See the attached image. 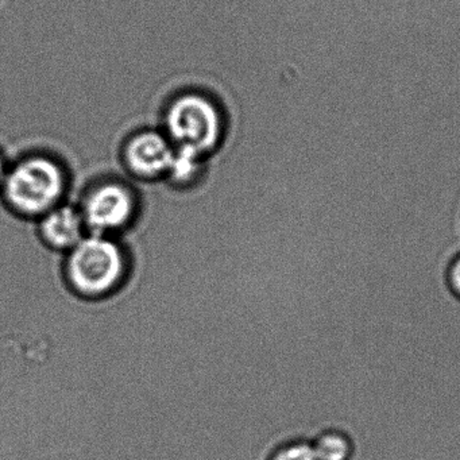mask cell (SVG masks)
Returning <instances> with one entry per match:
<instances>
[{"label": "cell", "mask_w": 460, "mask_h": 460, "mask_svg": "<svg viewBox=\"0 0 460 460\" xmlns=\"http://www.w3.org/2000/svg\"><path fill=\"white\" fill-rule=\"evenodd\" d=\"M69 179L58 161L47 155H31L7 169L0 199L13 212L39 219L68 200Z\"/></svg>", "instance_id": "cell-1"}, {"label": "cell", "mask_w": 460, "mask_h": 460, "mask_svg": "<svg viewBox=\"0 0 460 460\" xmlns=\"http://www.w3.org/2000/svg\"><path fill=\"white\" fill-rule=\"evenodd\" d=\"M128 270V250L117 236L87 234L66 252V279L84 297H106L117 292L125 284Z\"/></svg>", "instance_id": "cell-2"}, {"label": "cell", "mask_w": 460, "mask_h": 460, "mask_svg": "<svg viewBox=\"0 0 460 460\" xmlns=\"http://www.w3.org/2000/svg\"><path fill=\"white\" fill-rule=\"evenodd\" d=\"M166 137L174 147L206 155L223 137L219 107L200 93H185L172 102L165 115Z\"/></svg>", "instance_id": "cell-3"}, {"label": "cell", "mask_w": 460, "mask_h": 460, "mask_svg": "<svg viewBox=\"0 0 460 460\" xmlns=\"http://www.w3.org/2000/svg\"><path fill=\"white\" fill-rule=\"evenodd\" d=\"M76 204L88 234L118 236L134 225L141 201L133 185L109 179L90 185Z\"/></svg>", "instance_id": "cell-4"}, {"label": "cell", "mask_w": 460, "mask_h": 460, "mask_svg": "<svg viewBox=\"0 0 460 460\" xmlns=\"http://www.w3.org/2000/svg\"><path fill=\"white\" fill-rule=\"evenodd\" d=\"M173 155L174 146L168 137L155 131H144L128 139L123 160L134 176L153 181L166 177Z\"/></svg>", "instance_id": "cell-5"}, {"label": "cell", "mask_w": 460, "mask_h": 460, "mask_svg": "<svg viewBox=\"0 0 460 460\" xmlns=\"http://www.w3.org/2000/svg\"><path fill=\"white\" fill-rule=\"evenodd\" d=\"M42 241L61 252L74 249L88 234L79 206L64 201L37 219Z\"/></svg>", "instance_id": "cell-6"}, {"label": "cell", "mask_w": 460, "mask_h": 460, "mask_svg": "<svg viewBox=\"0 0 460 460\" xmlns=\"http://www.w3.org/2000/svg\"><path fill=\"white\" fill-rule=\"evenodd\" d=\"M204 155L182 147H174L173 158L166 179L172 187L185 190L195 185L203 172Z\"/></svg>", "instance_id": "cell-7"}, {"label": "cell", "mask_w": 460, "mask_h": 460, "mask_svg": "<svg viewBox=\"0 0 460 460\" xmlns=\"http://www.w3.org/2000/svg\"><path fill=\"white\" fill-rule=\"evenodd\" d=\"M311 443L317 460H352L354 457V441L343 430H322Z\"/></svg>", "instance_id": "cell-8"}, {"label": "cell", "mask_w": 460, "mask_h": 460, "mask_svg": "<svg viewBox=\"0 0 460 460\" xmlns=\"http://www.w3.org/2000/svg\"><path fill=\"white\" fill-rule=\"evenodd\" d=\"M268 460H317L311 440L298 438L281 444L271 452Z\"/></svg>", "instance_id": "cell-9"}, {"label": "cell", "mask_w": 460, "mask_h": 460, "mask_svg": "<svg viewBox=\"0 0 460 460\" xmlns=\"http://www.w3.org/2000/svg\"><path fill=\"white\" fill-rule=\"evenodd\" d=\"M447 284L451 292L460 298V252L451 261L447 269Z\"/></svg>", "instance_id": "cell-10"}, {"label": "cell", "mask_w": 460, "mask_h": 460, "mask_svg": "<svg viewBox=\"0 0 460 460\" xmlns=\"http://www.w3.org/2000/svg\"><path fill=\"white\" fill-rule=\"evenodd\" d=\"M7 166L4 163V155H0V187L4 184V177H6Z\"/></svg>", "instance_id": "cell-11"}]
</instances>
